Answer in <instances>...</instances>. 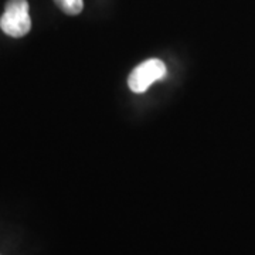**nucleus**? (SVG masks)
<instances>
[{
  "instance_id": "obj_3",
  "label": "nucleus",
  "mask_w": 255,
  "mask_h": 255,
  "mask_svg": "<svg viewBox=\"0 0 255 255\" xmlns=\"http://www.w3.org/2000/svg\"><path fill=\"white\" fill-rule=\"evenodd\" d=\"M54 1L65 14H70V16H77L84 9L82 0H54Z\"/></svg>"
},
{
  "instance_id": "obj_1",
  "label": "nucleus",
  "mask_w": 255,
  "mask_h": 255,
  "mask_svg": "<svg viewBox=\"0 0 255 255\" xmlns=\"http://www.w3.org/2000/svg\"><path fill=\"white\" fill-rule=\"evenodd\" d=\"M0 28L10 37H23L31 28L27 0H9L0 17Z\"/></svg>"
},
{
  "instance_id": "obj_2",
  "label": "nucleus",
  "mask_w": 255,
  "mask_h": 255,
  "mask_svg": "<svg viewBox=\"0 0 255 255\" xmlns=\"http://www.w3.org/2000/svg\"><path fill=\"white\" fill-rule=\"evenodd\" d=\"M166 75V65L157 58L146 60L145 63L137 65L129 75V88L136 94L145 92L152 84L162 80Z\"/></svg>"
}]
</instances>
